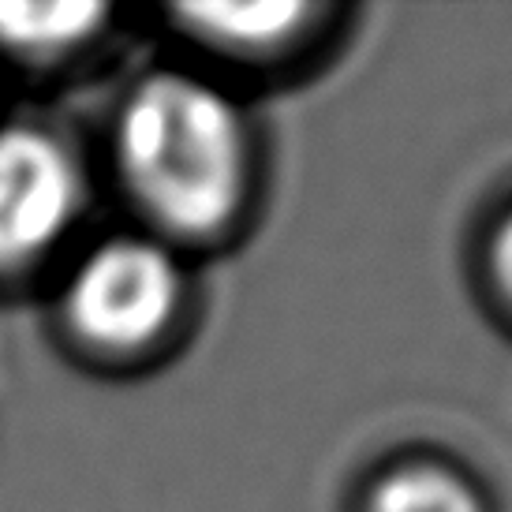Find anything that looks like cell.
<instances>
[{"label": "cell", "mask_w": 512, "mask_h": 512, "mask_svg": "<svg viewBox=\"0 0 512 512\" xmlns=\"http://www.w3.org/2000/svg\"><path fill=\"white\" fill-rule=\"evenodd\" d=\"M303 15H307V8H299V4H247V8L217 4V8H191L187 19L206 27L217 38H228V42L270 45L281 42Z\"/></svg>", "instance_id": "cell-6"}, {"label": "cell", "mask_w": 512, "mask_h": 512, "mask_svg": "<svg viewBox=\"0 0 512 512\" xmlns=\"http://www.w3.org/2000/svg\"><path fill=\"white\" fill-rule=\"evenodd\" d=\"M370 512H483L456 475L441 468H404L378 483Z\"/></svg>", "instance_id": "cell-5"}, {"label": "cell", "mask_w": 512, "mask_h": 512, "mask_svg": "<svg viewBox=\"0 0 512 512\" xmlns=\"http://www.w3.org/2000/svg\"><path fill=\"white\" fill-rule=\"evenodd\" d=\"M120 165L165 225L210 232L247 191V135L232 101L191 75L146 79L120 116Z\"/></svg>", "instance_id": "cell-1"}, {"label": "cell", "mask_w": 512, "mask_h": 512, "mask_svg": "<svg viewBox=\"0 0 512 512\" xmlns=\"http://www.w3.org/2000/svg\"><path fill=\"white\" fill-rule=\"evenodd\" d=\"M494 266H498L501 288L512 296V217L498 232V243H494Z\"/></svg>", "instance_id": "cell-7"}, {"label": "cell", "mask_w": 512, "mask_h": 512, "mask_svg": "<svg viewBox=\"0 0 512 512\" xmlns=\"http://www.w3.org/2000/svg\"><path fill=\"white\" fill-rule=\"evenodd\" d=\"M101 19L98 4H0V42L23 53H57L90 38Z\"/></svg>", "instance_id": "cell-4"}, {"label": "cell", "mask_w": 512, "mask_h": 512, "mask_svg": "<svg viewBox=\"0 0 512 512\" xmlns=\"http://www.w3.org/2000/svg\"><path fill=\"white\" fill-rule=\"evenodd\" d=\"M180 307V273L157 243L113 240L90 251L68 285V318L101 348H143Z\"/></svg>", "instance_id": "cell-2"}, {"label": "cell", "mask_w": 512, "mask_h": 512, "mask_svg": "<svg viewBox=\"0 0 512 512\" xmlns=\"http://www.w3.org/2000/svg\"><path fill=\"white\" fill-rule=\"evenodd\" d=\"M79 180L53 139L0 128V270L45 255L72 225Z\"/></svg>", "instance_id": "cell-3"}]
</instances>
